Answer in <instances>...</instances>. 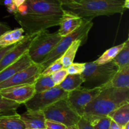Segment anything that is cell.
Wrapping results in <instances>:
<instances>
[{
    "instance_id": "6da1fadb",
    "label": "cell",
    "mask_w": 129,
    "mask_h": 129,
    "mask_svg": "<svg viewBox=\"0 0 129 129\" xmlns=\"http://www.w3.org/2000/svg\"><path fill=\"white\" fill-rule=\"evenodd\" d=\"M63 12L62 4L55 0H26L14 17L25 35H30L59 25Z\"/></svg>"
},
{
    "instance_id": "7a4b0ae2",
    "label": "cell",
    "mask_w": 129,
    "mask_h": 129,
    "mask_svg": "<svg viewBox=\"0 0 129 129\" xmlns=\"http://www.w3.org/2000/svg\"><path fill=\"white\" fill-rule=\"evenodd\" d=\"M129 103V88H104L86 106L83 117L93 124L120 106Z\"/></svg>"
},
{
    "instance_id": "3957f363",
    "label": "cell",
    "mask_w": 129,
    "mask_h": 129,
    "mask_svg": "<svg viewBox=\"0 0 129 129\" xmlns=\"http://www.w3.org/2000/svg\"><path fill=\"white\" fill-rule=\"evenodd\" d=\"M125 0H76L63 6L83 18L90 19L100 16L122 14L126 10Z\"/></svg>"
},
{
    "instance_id": "277c9868",
    "label": "cell",
    "mask_w": 129,
    "mask_h": 129,
    "mask_svg": "<svg viewBox=\"0 0 129 129\" xmlns=\"http://www.w3.org/2000/svg\"><path fill=\"white\" fill-rule=\"evenodd\" d=\"M118 70L113 61L105 64H97L93 62L85 63V69L81 74L84 88L103 87L108 84Z\"/></svg>"
},
{
    "instance_id": "5b68a950",
    "label": "cell",
    "mask_w": 129,
    "mask_h": 129,
    "mask_svg": "<svg viewBox=\"0 0 129 129\" xmlns=\"http://www.w3.org/2000/svg\"><path fill=\"white\" fill-rule=\"evenodd\" d=\"M93 26V22L92 20L84 18L81 25L72 33L62 37L56 46L39 64L43 67L44 69H45L52 62L60 58L72 43L77 39H80L83 41V44H85L88 39L89 31Z\"/></svg>"
},
{
    "instance_id": "8992f818",
    "label": "cell",
    "mask_w": 129,
    "mask_h": 129,
    "mask_svg": "<svg viewBox=\"0 0 129 129\" xmlns=\"http://www.w3.org/2000/svg\"><path fill=\"white\" fill-rule=\"evenodd\" d=\"M62 37L57 31L50 33L47 30L39 31L28 49V54L31 61L35 64H40L56 46Z\"/></svg>"
},
{
    "instance_id": "52a82bcc",
    "label": "cell",
    "mask_w": 129,
    "mask_h": 129,
    "mask_svg": "<svg viewBox=\"0 0 129 129\" xmlns=\"http://www.w3.org/2000/svg\"><path fill=\"white\" fill-rule=\"evenodd\" d=\"M45 119L59 122L66 127L75 125L81 117L71 107L66 98L61 99L43 110Z\"/></svg>"
},
{
    "instance_id": "ba28073f",
    "label": "cell",
    "mask_w": 129,
    "mask_h": 129,
    "mask_svg": "<svg viewBox=\"0 0 129 129\" xmlns=\"http://www.w3.org/2000/svg\"><path fill=\"white\" fill-rule=\"evenodd\" d=\"M68 92L65 91L56 85L53 88L35 93L34 96L24 105L27 110H41L53 104L55 102L68 97Z\"/></svg>"
},
{
    "instance_id": "9c48e42d",
    "label": "cell",
    "mask_w": 129,
    "mask_h": 129,
    "mask_svg": "<svg viewBox=\"0 0 129 129\" xmlns=\"http://www.w3.org/2000/svg\"><path fill=\"white\" fill-rule=\"evenodd\" d=\"M103 89V87L89 89L81 86L69 92L66 99L72 108L82 117L86 106Z\"/></svg>"
},
{
    "instance_id": "30bf717a",
    "label": "cell",
    "mask_w": 129,
    "mask_h": 129,
    "mask_svg": "<svg viewBox=\"0 0 129 129\" xmlns=\"http://www.w3.org/2000/svg\"><path fill=\"white\" fill-rule=\"evenodd\" d=\"M44 68L40 64L33 62L29 67L23 69L6 80L0 83V89L20 84H34Z\"/></svg>"
},
{
    "instance_id": "8fae6325",
    "label": "cell",
    "mask_w": 129,
    "mask_h": 129,
    "mask_svg": "<svg viewBox=\"0 0 129 129\" xmlns=\"http://www.w3.org/2000/svg\"><path fill=\"white\" fill-rule=\"evenodd\" d=\"M35 93L34 84H20L0 89L3 96L20 105L26 103Z\"/></svg>"
},
{
    "instance_id": "7c38bea8",
    "label": "cell",
    "mask_w": 129,
    "mask_h": 129,
    "mask_svg": "<svg viewBox=\"0 0 129 129\" xmlns=\"http://www.w3.org/2000/svg\"><path fill=\"white\" fill-rule=\"evenodd\" d=\"M38 33L30 35H25V37L22 40L15 44L13 47L6 53L0 60V71L6 66L16 61L24 53L27 51L31 41Z\"/></svg>"
},
{
    "instance_id": "4fadbf2b",
    "label": "cell",
    "mask_w": 129,
    "mask_h": 129,
    "mask_svg": "<svg viewBox=\"0 0 129 129\" xmlns=\"http://www.w3.org/2000/svg\"><path fill=\"white\" fill-rule=\"evenodd\" d=\"M84 18L78 16L69 10L64 9L62 16L60 19V29L57 31L61 37L71 34L83 23Z\"/></svg>"
},
{
    "instance_id": "5bb4252c",
    "label": "cell",
    "mask_w": 129,
    "mask_h": 129,
    "mask_svg": "<svg viewBox=\"0 0 129 129\" xmlns=\"http://www.w3.org/2000/svg\"><path fill=\"white\" fill-rule=\"evenodd\" d=\"M33 62L30 59L27 50L16 61L6 66L0 71V83L6 80L20 71L26 69Z\"/></svg>"
},
{
    "instance_id": "9a60e30c",
    "label": "cell",
    "mask_w": 129,
    "mask_h": 129,
    "mask_svg": "<svg viewBox=\"0 0 129 129\" xmlns=\"http://www.w3.org/2000/svg\"><path fill=\"white\" fill-rule=\"evenodd\" d=\"M20 118L24 123L25 129L45 128V117L43 111L27 110L20 114Z\"/></svg>"
},
{
    "instance_id": "2e32d148",
    "label": "cell",
    "mask_w": 129,
    "mask_h": 129,
    "mask_svg": "<svg viewBox=\"0 0 129 129\" xmlns=\"http://www.w3.org/2000/svg\"><path fill=\"white\" fill-rule=\"evenodd\" d=\"M104 88H129V66L118 69L109 83Z\"/></svg>"
},
{
    "instance_id": "e0dca14e",
    "label": "cell",
    "mask_w": 129,
    "mask_h": 129,
    "mask_svg": "<svg viewBox=\"0 0 129 129\" xmlns=\"http://www.w3.org/2000/svg\"><path fill=\"white\" fill-rule=\"evenodd\" d=\"M0 129H25L20 114L15 112L11 114L0 115Z\"/></svg>"
},
{
    "instance_id": "ac0fdd59",
    "label": "cell",
    "mask_w": 129,
    "mask_h": 129,
    "mask_svg": "<svg viewBox=\"0 0 129 129\" xmlns=\"http://www.w3.org/2000/svg\"><path fill=\"white\" fill-rule=\"evenodd\" d=\"M22 28L8 30L0 36V47L10 46L17 44L25 37Z\"/></svg>"
},
{
    "instance_id": "d6986e66",
    "label": "cell",
    "mask_w": 129,
    "mask_h": 129,
    "mask_svg": "<svg viewBox=\"0 0 129 129\" xmlns=\"http://www.w3.org/2000/svg\"><path fill=\"white\" fill-rule=\"evenodd\" d=\"M108 117L120 126L129 122V103H126L112 111Z\"/></svg>"
},
{
    "instance_id": "ffe728a7",
    "label": "cell",
    "mask_w": 129,
    "mask_h": 129,
    "mask_svg": "<svg viewBox=\"0 0 129 129\" xmlns=\"http://www.w3.org/2000/svg\"><path fill=\"white\" fill-rule=\"evenodd\" d=\"M83 83L81 74H68L59 84V87L66 92H70L80 87Z\"/></svg>"
},
{
    "instance_id": "44dd1931",
    "label": "cell",
    "mask_w": 129,
    "mask_h": 129,
    "mask_svg": "<svg viewBox=\"0 0 129 129\" xmlns=\"http://www.w3.org/2000/svg\"><path fill=\"white\" fill-rule=\"evenodd\" d=\"M82 45H83V43L81 40L77 39L74 40L69 48L66 50L63 55L60 57L64 68H67L72 63L74 62V59L77 51L79 47Z\"/></svg>"
},
{
    "instance_id": "7402d4cb",
    "label": "cell",
    "mask_w": 129,
    "mask_h": 129,
    "mask_svg": "<svg viewBox=\"0 0 129 129\" xmlns=\"http://www.w3.org/2000/svg\"><path fill=\"white\" fill-rule=\"evenodd\" d=\"M113 62L117 66L118 69H122L129 66V40L125 42V45L113 59Z\"/></svg>"
},
{
    "instance_id": "603a6c76",
    "label": "cell",
    "mask_w": 129,
    "mask_h": 129,
    "mask_svg": "<svg viewBox=\"0 0 129 129\" xmlns=\"http://www.w3.org/2000/svg\"><path fill=\"white\" fill-rule=\"evenodd\" d=\"M55 86L50 75L40 74L34 83L35 93L48 90Z\"/></svg>"
},
{
    "instance_id": "cb8c5ba5",
    "label": "cell",
    "mask_w": 129,
    "mask_h": 129,
    "mask_svg": "<svg viewBox=\"0 0 129 129\" xmlns=\"http://www.w3.org/2000/svg\"><path fill=\"white\" fill-rule=\"evenodd\" d=\"M124 45L125 42L120 45H116L108 49L94 62L97 64H105L113 61V59H114L115 57L122 50Z\"/></svg>"
},
{
    "instance_id": "d4e9b609",
    "label": "cell",
    "mask_w": 129,
    "mask_h": 129,
    "mask_svg": "<svg viewBox=\"0 0 129 129\" xmlns=\"http://www.w3.org/2000/svg\"><path fill=\"white\" fill-rule=\"evenodd\" d=\"M21 105L19 103L7 99L0 94V113L11 114L16 112V110Z\"/></svg>"
},
{
    "instance_id": "484cf974",
    "label": "cell",
    "mask_w": 129,
    "mask_h": 129,
    "mask_svg": "<svg viewBox=\"0 0 129 129\" xmlns=\"http://www.w3.org/2000/svg\"><path fill=\"white\" fill-rule=\"evenodd\" d=\"M62 68H64V67H63L62 63L61 58L60 57L52 62L50 65L48 66L45 69H44L41 74H44V75H50L54 72L60 70Z\"/></svg>"
},
{
    "instance_id": "4316f807",
    "label": "cell",
    "mask_w": 129,
    "mask_h": 129,
    "mask_svg": "<svg viewBox=\"0 0 129 129\" xmlns=\"http://www.w3.org/2000/svg\"><path fill=\"white\" fill-rule=\"evenodd\" d=\"M85 69V63L73 62L66 68L68 74H81Z\"/></svg>"
},
{
    "instance_id": "83f0119b",
    "label": "cell",
    "mask_w": 129,
    "mask_h": 129,
    "mask_svg": "<svg viewBox=\"0 0 129 129\" xmlns=\"http://www.w3.org/2000/svg\"><path fill=\"white\" fill-rule=\"evenodd\" d=\"M68 74L66 68H62L59 71L54 72L52 74H50L52 79L54 81V84L56 85H59L63 80L66 78Z\"/></svg>"
},
{
    "instance_id": "f1b7e54d",
    "label": "cell",
    "mask_w": 129,
    "mask_h": 129,
    "mask_svg": "<svg viewBox=\"0 0 129 129\" xmlns=\"http://www.w3.org/2000/svg\"><path fill=\"white\" fill-rule=\"evenodd\" d=\"M112 119L109 117H103L92 124L94 129H109Z\"/></svg>"
},
{
    "instance_id": "f546056e",
    "label": "cell",
    "mask_w": 129,
    "mask_h": 129,
    "mask_svg": "<svg viewBox=\"0 0 129 129\" xmlns=\"http://www.w3.org/2000/svg\"><path fill=\"white\" fill-rule=\"evenodd\" d=\"M45 129H65L66 126L64 124L50 120H45Z\"/></svg>"
},
{
    "instance_id": "4dcf8cb0",
    "label": "cell",
    "mask_w": 129,
    "mask_h": 129,
    "mask_svg": "<svg viewBox=\"0 0 129 129\" xmlns=\"http://www.w3.org/2000/svg\"><path fill=\"white\" fill-rule=\"evenodd\" d=\"M77 126H78V129H94L90 122L83 117L78 122Z\"/></svg>"
},
{
    "instance_id": "1f68e13d",
    "label": "cell",
    "mask_w": 129,
    "mask_h": 129,
    "mask_svg": "<svg viewBox=\"0 0 129 129\" xmlns=\"http://www.w3.org/2000/svg\"><path fill=\"white\" fill-rule=\"evenodd\" d=\"M15 44L10 45V46L8 47H0V60L2 59L3 57L6 54V53L8 51H9L11 48L15 46Z\"/></svg>"
},
{
    "instance_id": "d6a6232c",
    "label": "cell",
    "mask_w": 129,
    "mask_h": 129,
    "mask_svg": "<svg viewBox=\"0 0 129 129\" xmlns=\"http://www.w3.org/2000/svg\"><path fill=\"white\" fill-rule=\"evenodd\" d=\"M10 30V27L6 23L0 22V36L6 31Z\"/></svg>"
},
{
    "instance_id": "836d02e7",
    "label": "cell",
    "mask_w": 129,
    "mask_h": 129,
    "mask_svg": "<svg viewBox=\"0 0 129 129\" xmlns=\"http://www.w3.org/2000/svg\"><path fill=\"white\" fill-rule=\"evenodd\" d=\"M7 9L8 11L9 12L11 13H13V15L16 12V11H17V7H16V5L13 3L11 4V5H9L8 6H7Z\"/></svg>"
},
{
    "instance_id": "e575fe53",
    "label": "cell",
    "mask_w": 129,
    "mask_h": 129,
    "mask_svg": "<svg viewBox=\"0 0 129 129\" xmlns=\"http://www.w3.org/2000/svg\"><path fill=\"white\" fill-rule=\"evenodd\" d=\"M109 129H122V127L112 120L110 122V125Z\"/></svg>"
},
{
    "instance_id": "d590c367",
    "label": "cell",
    "mask_w": 129,
    "mask_h": 129,
    "mask_svg": "<svg viewBox=\"0 0 129 129\" xmlns=\"http://www.w3.org/2000/svg\"><path fill=\"white\" fill-rule=\"evenodd\" d=\"M26 0H11L12 3L13 4H15L16 5V7H19L20 5H21L22 4H23L25 2Z\"/></svg>"
},
{
    "instance_id": "8d00e7d4",
    "label": "cell",
    "mask_w": 129,
    "mask_h": 129,
    "mask_svg": "<svg viewBox=\"0 0 129 129\" xmlns=\"http://www.w3.org/2000/svg\"><path fill=\"white\" fill-rule=\"evenodd\" d=\"M55 1H59V3L62 4V5L63 6H65V5H68V4L71 3L73 2V1H76V0H55Z\"/></svg>"
},
{
    "instance_id": "74e56055",
    "label": "cell",
    "mask_w": 129,
    "mask_h": 129,
    "mask_svg": "<svg viewBox=\"0 0 129 129\" xmlns=\"http://www.w3.org/2000/svg\"><path fill=\"white\" fill-rule=\"evenodd\" d=\"M124 6L125 9L129 8V0H125V3H124Z\"/></svg>"
},
{
    "instance_id": "f35d334b",
    "label": "cell",
    "mask_w": 129,
    "mask_h": 129,
    "mask_svg": "<svg viewBox=\"0 0 129 129\" xmlns=\"http://www.w3.org/2000/svg\"><path fill=\"white\" fill-rule=\"evenodd\" d=\"M65 129H78V127L77 125H75L70 126V127H66Z\"/></svg>"
},
{
    "instance_id": "ab89813d",
    "label": "cell",
    "mask_w": 129,
    "mask_h": 129,
    "mask_svg": "<svg viewBox=\"0 0 129 129\" xmlns=\"http://www.w3.org/2000/svg\"><path fill=\"white\" fill-rule=\"evenodd\" d=\"M122 129H129V122L122 126Z\"/></svg>"
},
{
    "instance_id": "60d3db41",
    "label": "cell",
    "mask_w": 129,
    "mask_h": 129,
    "mask_svg": "<svg viewBox=\"0 0 129 129\" xmlns=\"http://www.w3.org/2000/svg\"><path fill=\"white\" fill-rule=\"evenodd\" d=\"M4 1H5V0H0V4H3Z\"/></svg>"
},
{
    "instance_id": "b9f144b4",
    "label": "cell",
    "mask_w": 129,
    "mask_h": 129,
    "mask_svg": "<svg viewBox=\"0 0 129 129\" xmlns=\"http://www.w3.org/2000/svg\"><path fill=\"white\" fill-rule=\"evenodd\" d=\"M0 115H3V114H2V113H0Z\"/></svg>"
},
{
    "instance_id": "7bdbcfd3",
    "label": "cell",
    "mask_w": 129,
    "mask_h": 129,
    "mask_svg": "<svg viewBox=\"0 0 129 129\" xmlns=\"http://www.w3.org/2000/svg\"><path fill=\"white\" fill-rule=\"evenodd\" d=\"M42 129H45V128H42Z\"/></svg>"
}]
</instances>
